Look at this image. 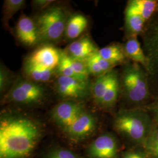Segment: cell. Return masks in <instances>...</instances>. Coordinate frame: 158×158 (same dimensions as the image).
<instances>
[{"label":"cell","mask_w":158,"mask_h":158,"mask_svg":"<svg viewBox=\"0 0 158 158\" xmlns=\"http://www.w3.org/2000/svg\"><path fill=\"white\" fill-rule=\"evenodd\" d=\"M40 128L31 119L6 115L0 120V158H23L32 152Z\"/></svg>","instance_id":"cell-1"},{"label":"cell","mask_w":158,"mask_h":158,"mask_svg":"<svg viewBox=\"0 0 158 158\" xmlns=\"http://www.w3.org/2000/svg\"><path fill=\"white\" fill-rule=\"evenodd\" d=\"M119 77L122 108H144L153 101L148 75L140 64L129 60L122 65Z\"/></svg>","instance_id":"cell-2"},{"label":"cell","mask_w":158,"mask_h":158,"mask_svg":"<svg viewBox=\"0 0 158 158\" xmlns=\"http://www.w3.org/2000/svg\"><path fill=\"white\" fill-rule=\"evenodd\" d=\"M149 113L143 108H121L113 119L114 130L134 147H142L153 125Z\"/></svg>","instance_id":"cell-3"},{"label":"cell","mask_w":158,"mask_h":158,"mask_svg":"<svg viewBox=\"0 0 158 158\" xmlns=\"http://www.w3.org/2000/svg\"><path fill=\"white\" fill-rule=\"evenodd\" d=\"M142 46L148 59L146 71L148 75L153 100H158V14L147 23L140 36Z\"/></svg>","instance_id":"cell-4"},{"label":"cell","mask_w":158,"mask_h":158,"mask_svg":"<svg viewBox=\"0 0 158 158\" xmlns=\"http://www.w3.org/2000/svg\"><path fill=\"white\" fill-rule=\"evenodd\" d=\"M66 14L60 6H53L37 17L36 23L40 42L53 43L57 42L64 35Z\"/></svg>","instance_id":"cell-5"},{"label":"cell","mask_w":158,"mask_h":158,"mask_svg":"<svg viewBox=\"0 0 158 158\" xmlns=\"http://www.w3.org/2000/svg\"><path fill=\"white\" fill-rule=\"evenodd\" d=\"M7 96L11 102L15 103L35 104L45 98L46 90L41 84L27 78H20L15 80Z\"/></svg>","instance_id":"cell-6"},{"label":"cell","mask_w":158,"mask_h":158,"mask_svg":"<svg viewBox=\"0 0 158 158\" xmlns=\"http://www.w3.org/2000/svg\"><path fill=\"white\" fill-rule=\"evenodd\" d=\"M57 93L63 99L79 100L85 99L91 93L89 81L59 76L55 83Z\"/></svg>","instance_id":"cell-7"},{"label":"cell","mask_w":158,"mask_h":158,"mask_svg":"<svg viewBox=\"0 0 158 158\" xmlns=\"http://www.w3.org/2000/svg\"><path fill=\"white\" fill-rule=\"evenodd\" d=\"M85 111L82 104L69 100L58 104L53 108L52 117L57 124L65 131Z\"/></svg>","instance_id":"cell-8"},{"label":"cell","mask_w":158,"mask_h":158,"mask_svg":"<svg viewBox=\"0 0 158 158\" xmlns=\"http://www.w3.org/2000/svg\"><path fill=\"white\" fill-rule=\"evenodd\" d=\"M91 158H117L118 144L116 137L106 132L93 142L89 150Z\"/></svg>","instance_id":"cell-9"},{"label":"cell","mask_w":158,"mask_h":158,"mask_svg":"<svg viewBox=\"0 0 158 158\" xmlns=\"http://www.w3.org/2000/svg\"><path fill=\"white\" fill-rule=\"evenodd\" d=\"M60 56L61 51L53 46L45 45L34 51L26 60L35 65L55 70L60 62Z\"/></svg>","instance_id":"cell-10"},{"label":"cell","mask_w":158,"mask_h":158,"mask_svg":"<svg viewBox=\"0 0 158 158\" xmlns=\"http://www.w3.org/2000/svg\"><path fill=\"white\" fill-rule=\"evenodd\" d=\"M16 34L18 39L25 46H34L40 42L36 23L26 15L19 18L16 27Z\"/></svg>","instance_id":"cell-11"},{"label":"cell","mask_w":158,"mask_h":158,"mask_svg":"<svg viewBox=\"0 0 158 158\" xmlns=\"http://www.w3.org/2000/svg\"><path fill=\"white\" fill-rule=\"evenodd\" d=\"M96 126L97 119L95 117L90 113L85 111L65 131L73 139H83L93 132Z\"/></svg>","instance_id":"cell-12"},{"label":"cell","mask_w":158,"mask_h":158,"mask_svg":"<svg viewBox=\"0 0 158 158\" xmlns=\"http://www.w3.org/2000/svg\"><path fill=\"white\" fill-rule=\"evenodd\" d=\"M99 50L88 36H84L72 42L65 52L68 56L76 60L85 61Z\"/></svg>","instance_id":"cell-13"},{"label":"cell","mask_w":158,"mask_h":158,"mask_svg":"<svg viewBox=\"0 0 158 158\" xmlns=\"http://www.w3.org/2000/svg\"><path fill=\"white\" fill-rule=\"evenodd\" d=\"M146 23L135 10L127 4L124 11V29L126 40L141 36L146 27Z\"/></svg>","instance_id":"cell-14"},{"label":"cell","mask_w":158,"mask_h":158,"mask_svg":"<svg viewBox=\"0 0 158 158\" xmlns=\"http://www.w3.org/2000/svg\"><path fill=\"white\" fill-rule=\"evenodd\" d=\"M120 97V83L118 72L115 69L110 83L99 107L104 110H111L116 105Z\"/></svg>","instance_id":"cell-15"},{"label":"cell","mask_w":158,"mask_h":158,"mask_svg":"<svg viewBox=\"0 0 158 158\" xmlns=\"http://www.w3.org/2000/svg\"><path fill=\"white\" fill-rule=\"evenodd\" d=\"M124 48L126 56L130 60L140 64L146 70L148 59L137 36L131 37L126 40Z\"/></svg>","instance_id":"cell-16"},{"label":"cell","mask_w":158,"mask_h":158,"mask_svg":"<svg viewBox=\"0 0 158 158\" xmlns=\"http://www.w3.org/2000/svg\"><path fill=\"white\" fill-rule=\"evenodd\" d=\"M98 54L110 62L116 65H123L130 60L125 53L124 45L118 43H114L99 49Z\"/></svg>","instance_id":"cell-17"},{"label":"cell","mask_w":158,"mask_h":158,"mask_svg":"<svg viewBox=\"0 0 158 158\" xmlns=\"http://www.w3.org/2000/svg\"><path fill=\"white\" fill-rule=\"evenodd\" d=\"M55 70L35 65L25 60L23 64V73L26 78L37 83H46L50 81Z\"/></svg>","instance_id":"cell-18"},{"label":"cell","mask_w":158,"mask_h":158,"mask_svg":"<svg viewBox=\"0 0 158 158\" xmlns=\"http://www.w3.org/2000/svg\"><path fill=\"white\" fill-rule=\"evenodd\" d=\"M85 63L89 74H92L96 77L107 73L117 66L115 64L102 58L98 54V52L88 59Z\"/></svg>","instance_id":"cell-19"},{"label":"cell","mask_w":158,"mask_h":158,"mask_svg":"<svg viewBox=\"0 0 158 158\" xmlns=\"http://www.w3.org/2000/svg\"><path fill=\"white\" fill-rule=\"evenodd\" d=\"M88 25L87 18L79 14H74L69 17L66 23L64 36L69 40L77 38Z\"/></svg>","instance_id":"cell-20"},{"label":"cell","mask_w":158,"mask_h":158,"mask_svg":"<svg viewBox=\"0 0 158 158\" xmlns=\"http://www.w3.org/2000/svg\"><path fill=\"white\" fill-rule=\"evenodd\" d=\"M157 0H130L127 4L131 6L147 24L156 13Z\"/></svg>","instance_id":"cell-21"},{"label":"cell","mask_w":158,"mask_h":158,"mask_svg":"<svg viewBox=\"0 0 158 158\" xmlns=\"http://www.w3.org/2000/svg\"><path fill=\"white\" fill-rule=\"evenodd\" d=\"M113 70L102 75L96 79L91 86V94L96 104L99 106L113 76Z\"/></svg>","instance_id":"cell-22"},{"label":"cell","mask_w":158,"mask_h":158,"mask_svg":"<svg viewBox=\"0 0 158 158\" xmlns=\"http://www.w3.org/2000/svg\"><path fill=\"white\" fill-rule=\"evenodd\" d=\"M142 147L151 158H158V126L153 124L152 128Z\"/></svg>","instance_id":"cell-23"},{"label":"cell","mask_w":158,"mask_h":158,"mask_svg":"<svg viewBox=\"0 0 158 158\" xmlns=\"http://www.w3.org/2000/svg\"><path fill=\"white\" fill-rule=\"evenodd\" d=\"M56 69L59 73V76H63L69 77H72L74 79L83 80L74 72L70 63L69 56L66 52L64 51H61L60 60Z\"/></svg>","instance_id":"cell-24"},{"label":"cell","mask_w":158,"mask_h":158,"mask_svg":"<svg viewBox=\"0 0 158 158\" xmlns=\"http://www.w3.org/2000/svg\"><path fill=\"white\" fill-rule=\"evenodd\" d=\"M25 3L24 0H6L3 7L4 19L7 22L18 11H19Z\"/></svg>","instance_id":"cell-25"},{"label":"cell","mask_w":158,"mask_h":158,"mask_svg":"<svg viewBox=\"0 0 158 158\" xmlns=\"http://www.w3.org/2000/svg\"><path fill=\"white\" fill-rule=\"evenodd\" d=\"M14 75L10 70L4 65H1L0 69V91L1 93L8 92L15 83Z\"/></svg>","instance_id":"cell-26"},{"label":"cell","mask_w":158,"mask_h":158,"mask_svg":"<svg viewBox=\"0 0 158 158\" xmlns=\"http://www.w3.org/2000/svg\"><path fill=\"white\" fill-rule=\"evenodd\" d=\"M122 158H151V157L143 147H136L123 153Z\"/></svg>","instance_id":"cell-27"},{"label":"cell","mask_w":158,"mask_h":158,"mask_svg":"<svg viewBox=\"0 0 158 158\" xmlns=\"http://www.w3.org/2000/svg\"><path fill=\"white\" fill-rule=\"evenodd\" d=\"M47 158H79L73 152L66 149H58L52 151Z\"/></svg>","instance_id":"cell-28"},{"label":"cell","mask_w":158,"mask_h":158,"mask_svg":"<svg viewBox=\"0 0 158 158\" xmlns=\"http://www.w3.org/2000/svg\"><path fill=\"white\" fill-rule=\"evenodd\" d=\"M143 108L149 113L152 118L153 123L158 126V100H153Z\"/></svg>","instance_id":"cell-29"},{"label":"cell","mask_w":158,"mask_h":158,"mask_svg":"<svg viewBox=\"0 0 158 158\" xmlns=\"http://www.w3.org/2000/svg\"><path fill=\"white\" fill-rule=\"evenodd\" d=\"M53 2L54 1L53 0H35L33 1V4L36 8L43 9L51 5Z\"/></svg>","instance_id":"cell-30"},{"label":"cell","mask_w":158,"mask_h":158,"mask_svg":"<svg viewBox=\"0 0 158 158\" xmlns=\"http://www.w3.org/2000/svg\"><path fill=\"white\" fill-rule=\"evenodd\" d=\"M156 13L158 14V6H157V11H156Z\"/></svg>","instance_id":"cell-31"}]
</instances>
